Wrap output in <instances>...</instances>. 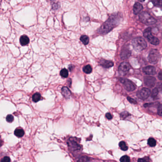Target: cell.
Returning a JSON list of instances; mask_svg holds the SVG:
<instances>
[{
    "label": "cell",
    "instance_id": "4316f807",
    "mask_svg": "<svg viewBox=\"0 0 162 162\" xmlns=\"http://www.w3.org/2000/svg\"><path fill=\"white\" fill-rule=\"evenodd\" d=\"M138 162H151V160L148 157H145L142 158H139Z\"/></svg>",
    "mask_w": 162,
    "mask_h": 162
},
{
    "label": "cell",
    "instance_id": "f1b7e54d",
    "mask_svg": "<svg viewBox=\"0 0 162 162\" xmlns=\"http://www.w3.org/2000/svg\"><path fill=\"white\" fill-rule=\"evenodd\" d=\"M6 121H7L9 123H11L14 120V116L11 115H8L6 116Z\"/></svg>",
    "mask_w": 162,
    "mask_h": 162
},
{
    "label": "cell",
    "instance_id": "8d00e7d4",
    "mask_svg": "<svg viewBox=\"0 0 162 162\" xmlns=\"http://www.w3.org/2000/svg\"><path fill=\"white\" fill-rule=\"evenodd\" d=\"M3 141L1 140H0V147L1 146L3 145Z\"/></svg>",
    "mask_w": 162,
    "mask_h": 162
},
{
    "label": "cell",
    "instance_id": "ffe728a7",
    "mask_svg": "<svg viewBox=\"0 0 162 162\" xmlns=\"http://www.w3.org/2000/svg\"><path fill=\"white\" fill-rule=\"evenodd\" d=\"M83 70L86 74H90L92 72V68L90 65H88L83 68Z\"/></svg>",
    "mask_w": 162,
    "mask_h": 162
},
{
    "label": "cell",
    "instance_id": "9a60e30c",
    "mask_svg": "<svg viewBox=\"0 0 162 162\" xmlns=\"http://www.w3.org/2000/svg\"><path fill=\"white\" fill-rule=\"evenodd\" d=\"M61 93L63 96L67 99H68L71 96L70 91L69 90V88L66 87H63L61 88Z\"/></svg>",
    "mask_w": 162,
    "mask_h": 162
},
{
    "label": "cell",
    "instance_id": "d4e9b609",
    "mask_svg": "<svg viewBox=\"0 0 162 162\" xmlns=\"http://www.w3.org/2000/svg\"><path fill=\"white\" fill-rule=\"evenodd\" d=\"M120 162H130V159L129 157H128L127 155H124L120 158Z\"/></svg>",
    "mask_w": 162,
    "mask_h": 162
},
{
    "label": "cell",
    "instance_id": "e0dca14e",
    "mask_svg": "<svg viewBox=\"0 0 162 162\" xmlns=\"http://www.w3.org/2000/svg\"><path fill=\"white\" fill-rule=\"evenodd\" d=\"M14 135L18 137H22L24 135V131L21 128H18L15 130Z\"/></svg>",
    "mask_w": 162,
    "mask_h": 162
},
{
    "label": "cell",
    "instance_id": "30bf717a",
    "mask_svg": "<svg viewBox=\"0 0 162 162\" xmlns=\"http://www.w3.org/2000/svg\"><path fill=\"white\" fill-rule=\"evenodd\" d=\"M144 82L145 85L147 87L150 88H153L155 84L156 79L154 77L147 76L145 77L144 78Z\"/></svg>",
    "mask_w": 162,
    "mask_h": 162
},
{
    "label": "cell",
    "instance_id": "1f68e13d",
    "mask_svg": "<svg viewBox=\"0 0 162 162\" xmlns=\"http://www.w3.org/2000/svg\"><path fill=\"white\" fill-rule=\"evenodd\" d=\"M157 113L160 116H162V105L160 104L158 106V110H157Z\"/></svg>",
    "mask_w": 162,
    "mask_h": 162
},
{
    "label": "cell",
    "instance_id": "5bb4252c",
    "mask_svg": "<svg viewBox=\"0 0 162 162\" xmlns=\"http://www.w3.org/2000/svg\"><path fill=\"white\" fill-rule=\"evenodd\" d=\"M143 7L142 5L139 3H135L133 7V12L135 15H137L139 14L140 11L143 10Z\"/></svg>",
    "mask_w": 162,
    "mask_h": 162
},
{
    "label": "cell",
    "instance_id": "484cf974",
    "mask_svg": "<svg viewBox=\"0 0 162 162\" xmlns=\"http://www.w3.org/2000/svg\"><path fill=\"white\" fill-rule=\"evenodd\" d=\"M89 161H90V159L89 158V157L84 156L80 158L79 160L77 161V162H89Z\"/></svg>",
    "mask_w": 162,
    "mask_h": 162
},
{
    "label": "cell",
    "instance_id": "52a82bcc",
    "mask_svg": "<svg viewBox=\"0 0 162 162\" xmlns=\"http://www.w3.org/2000/svg\"><path fill=\"white\" fill-rule=\"evenodd\" d=\"M131 69V67L129 63L126 62H123L119 66L118 72L120 74L124 76L126 75Z\"/></svg>",
    "mask_w": 162,
    "mask_h": 162
},
{
    "label": "cell",
    "instance_id": "4dcf8cb0",
    "mask_svg": "<svg viewBox=\"0 0 162 162\" xmlns=\"http://www.w3.org/2000/svg\"><path fill=\"white\" fill-rule=\"evenodd\" d=\"M127 99L128 101L130 103H132V104H135L137 103V101H136L135 100L133 99H132L131 98H130V96H128V97L127 98Z\"/></svg>",
    "mask_w": 162,
    "mask_h": 162
},
{
    "label": "cell",
    "instance_id": "ba28073f",
    "mask_svg": "<svg viewBox=\"0 0 162 162\" xmlns=\"http://www.w3.org/2000/svg\"><path fill=\"white\" fill-rule=\"evenodd\" d=\"M151 94V90L147 88H143L137 93V96L142 100H146L148 98Z\"/></svg>",
    "mask_w": 162,
    "mask_h": 162
},
{
    "label": "cell",
    "instance_id": "7a4b0ae2",
    "mask_svg": "<svg viewBox=\"0 0 162 162\" xmlns=\"http://www.w3.org/2000/svg\"><path fill=\"white\" fill-rule=\"evenodd\" d=\"M132 45L134 50L137 51H141L145 50L147 46L145 40L142 37L134 38L132 40Z\"/></svg>",
    "mask_w": 162,
    "mask_h": 162
},
{
    "label": "cell",
    "instance_id": "ac0fdd59",
    "mask_svg": "<svg viewBox=\"0 0 162 162\" xmlns=\"http://www.w3.org/2000/svg\"><path fill=\"white\" fill-rule=\"evenodd\" d=\"M80 40L84 45H87L89 43V39L88 36L87 35H82L80 38Z\"/></svg>",
    "mask_w": 162,
    "mask_h": 162
},
{
    "label": "cell",
    "instance_id": "7c38bea8",
    "mask_svg": "<svg viewBox=\"0 0 162 162\" xmlns=\"http://www.w3.org/2000/svg\"><path fill=\"white\" fill-rule=\"evenodd\" d=\"M143 71L145 74L148 75H154L156 74L155 68L152 66H148L144 68Z\"/></svg>",
    "mask_w": 162,
    "mask_h": 162
},
{
    "label": "cell",
    "instance_id": "6da1fadb",
    "mask_svg": "<svg viewBox=\"0 0 162 162\" xmlns=\"http://www.w3.org/2000/svg\"><path fill=\"white\" fill-rule=\"evenodd\" d=\"M122 18L121 16L118 14L111 15L107 21L101 26L98 30L99 33L106 35L112 30L114 28L116 27L120 23Z\"/></svg>",
    "mask_w": 162,
    "mask_h": 162
},
{
    "label": "cell",
    "instance_id": "83f0119b",
    "mask_svg": "<svg viewBox=\"0 0 162 162\" xmlns=\"http://www.w3.org/2000/svg\"><path fill=\"white\" fill-rule=\"evenodd\" d=\"M129 115H130V114L129 113L126 112V111H124L122 112L120 114V117L122 119H124L125 118H126L127 117H128Z\"/></svg>",
    "mask_w": 162,
    "mask_h": 162
},
{
    "label": "cell",
    "instance_id": "3957f363",
    "mask_svg": "<svg viewBox=\"0 0 162 162\" xmlns=\"http://www.w3.org/2000/svg\"><path fill=\"white\" fill-rule=\"evenodd\" d=\"M139 19L141 22L147 25H153L157 22V20L146 11L141 12L139 16Z\"/></svg>",
    "mask_w": 162,
    "mask_h": 162
},
{
    "label": "cell",
    "instance_id": "e575fe53",
    "mask_svg": "<svg viewBox=\"0 0 162 162\" xmlns=\"http://www.w3.org/2000/svg\"><path fill=\"white\" fill-rule=\"evenodd\" d=\"M158 79H159V80H162V72L161 70L159 72V74H158Z\"/></svg>",
    "mask_w": 162,
    "mask_h": 162
},
{
    "label": "cell",
    "instance_id": "8992f818",
    "mask_svg": "<svg viewBox=\"0 0 162 162\" xmlns=\"http://www.w3.org/2000/svg\"><path fill=\"white\" fill-rule=\"evenodd\" d=\"M160 57L159 52L157 49L151 50L148 55V61L152 64L157 63Z\"/></svg>",
    "mask_w": 162,
    "mask_h": 162
},
{
    "label": "cell",
    "instance_id": "8fae6325",
    "mask_svg": "<svg viewBox=\"0 0 162 162\" xmlns=\"http://www.w3.org/2000/svg\"><path fill=\"white\" fill-rule=\"evenodd\" d=\"M68 145L70 151H77L81 149V146L74 140L69 139L68 142Z\"/></svg>",
    "mask_w": 162,
    "mask_h": 162
},
{
    "label": "cell",
    "instance_id": "7402d4cb",
    "mask_svg": "<svg viewBox=\"0 0 162 162\" xmlns=\"http://www.w3.org/2000/svg\"><path fill=\"white\" fill-rule=\"evenodd\" d=\"M157 142L153 138H150L148 140V145L151 147H154L156 146Z\"/></svg>",
    "mask_w": 162,
    "mask_h": 162
},
{
    "label": "cell",
    "instance_id": "9c48e42d",
    "mask_svg": "<svg viewBox=\"0 0 162 162\" xmlns=\"http://www.w3.org/2000/svg\"><path fill=\"white\" fill-rule=\"evenodd\" d=\"M131 55V50L129 49V47L127 46H125L122 48L120 53V57L122 60H126L130 57Z\"/></svg>",
    "mask_w": 162,
    "mask_h": 162
},
{
    "label": "cell",
    "instance_id": "836d02e7",
    "mask_svg": "<svg viewBox=\"0 0 162 162\" xmlns=\"http://www.w3.org/2000/svg\"><path fill=\"white\" fill-rule=\"evenodd\" d=\"M106 117L108 119V120H111L113 118L112 115H111V114L109 113H107L106 114Z\"/></svg>",
    "mask_w": 162,
    "mask_h": 162
},
{
    "label": "cell",
    "instance_id": "d6a6232c",
    "mask_svg": "<svg viewBox=\"0 0 162 162\" xmlns=\"http://www.w3.org/2000/svg\"><path fill=\"white\" fill-rule=\"evenodd\" d=\"M11 162V159L10 158V157H3V159L1 160V162Z\"/></svg>",
    "mask_w": 162,
    "mask_h": 162
},
{
    "label": "cell",
    "instance_id": "cb8c5ba5",
    "mask_svg": "<svg viewBox=\"0 0 162 162\" xmlns=\"http://www.w3.org/2000/svg\"><path fill=\"white\" fill-rule=\"evenodd\" d=\"M158 93H159V90H158V88H154V89H153V91H152L151 96L154 99V98H155L157 96Z\"/></svg>",
    "mask_w": 162,
    "mask_h": 162
},
{
    "label": "cell",
    "instance_id": "d6986e66",
    "mask_svg": "<svg viewBox=\"0 0 162 162\" xmlns=\"http://www.w3.org/2000/svg\"><path fill=\"white\" fill-rule=\"evenodd\" d=\"M41 95L39 93H36L33 94V98H32L34 102H37L38 101H40L41 99Z\"/></svg>",
    "mask_w": 162,
    "mask_h": 162
},
{
    "label": "cell",
    "instance_id": "d590c367",
    "mask_svg": "<svg viewBox=\"0 0 162 162\" xmlns=\"http://www.w3.org/2000/svg\"><path fill=\"white\" fill-rule=\"evenodd\" d=\"M52 7H53V9H54V10H56V9H58V6H57V4H54L53 6H52Z\"/></svg>",
    "mask_w": 162,
    "mask_h": 162
},
{
    "label": "cell",
    "instance_id": "5b68a950",
    "mask_svg": "<svg viewBox=\"0 0 162 162\" xmlns=\"http://www.w3.org/2000/svg\"><path fill=\"white\" fill-rule=\"evenodd\" d=\"M119 81L120 82L122 83L124 86V88L126 90L131 92L135 90L136 88V86L134 84V83L132 82V81L128 80L125 78H120L119 79Z\"/></svg>",
    "mask_w": 162,
    "mask_h": 162
},
{
    "label": "cell",
    "instance_id": "f546056e",
    "mask_svg": "<svg viewBox=\"0 0 162 162\" xmlns=\"http://www.w3.org/2000/svg\"><path fill=\"white\" fill-rule=\"evenodd\" d=\"M152 2L153 3L154 5L156 6H162V1H153Z\"/></svg>",
    "mask_w": 162,
    "mask_h": 162
},
{
    "label": "cell",
    "instance_id": "44dd1931",
    "mask_svg": "<svg viewBox=\"0 0 162 162\" xmlns=\"http://www.w3.org/2000/svg\"><path fill=\"white\" fill-rule=\"evenodd\" d=\"M119 146L122 150L126 151L127 150L128 147L126 146V144L124 141H121L119 144Z\"/></svg>",
    "mask_w": 162,
    "mask_h": 162
},
{
    "label": "cell",
    "instance_id": "277c9868",
    "mask_svg": "<svg viewBox=\"0 0 162 162\" xmlns=\"http://www.w3.org/2000/svg\"><path fill=\"white\" fill-rule=\"evenodd\" d=\"M152 29L151 27L147 28L144 30L143 35L144 37L147 38L148 41L154 45H158L159 44L160 41L159 39L157 37L153 36L151 33Z\"/></svg>",
    "mask_w": 162,
    "mask_h": 162
},
{
    "label": "cell",
    "instance_id": "603a6c76",
    "mask_svg": "<svg viewBox=\"0 0 162 162\" xmlns=\"http://www.w3.org/2000/svg\"><path fill=\"white\" fill-rule=\"evenodd\" d=\"M60 75L61 77L66 78L69 76V72L67 69H63L60 72Z\"/></svg>",
    "mask_w": 162,
    "mask_h": 162
},
{
    "label": "cell",
    "instance_id": "4fadbf2b",
    "mask_svg": "<svg viewBox=\"0 0 162 162\" xmlns=\"http://www.w3.org/2000/svg\"><path fill=\"white\" fill-rule=\"evenodd\" d=\"M99 64L102 66L103 68L108 69L114 66V63L112 61H107L104 59H101L99 61Z\"/></svg>",
    "mask_w": 162,
    "mask_h": 162
},
{
    "label": "cell",
    "instance_id": "2e32d148",
    "mask_svg": "<svg viewBox=\"0 0 162 162\" xmlns=\"http://www.w3.org/2000/svg\"><path fill=\"white\" fill-rule=\"evenodd\" d=\"M20 43L22 46H25L26 45L29 44L30 42V39L26 35H23L21 36L20 39Z\"/></svg>",
    "mask_w": 162,
    "mask_h": 162
}]
</instances>
